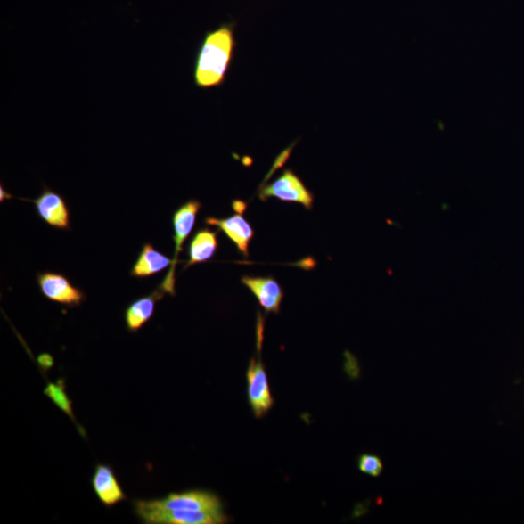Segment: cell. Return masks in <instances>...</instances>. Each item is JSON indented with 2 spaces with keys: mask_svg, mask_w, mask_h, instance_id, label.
Masks as SVG:
<instances>
[{
  "mask_svg": "<svg viewBox=\"0 0 524 524\" xmlns=\"http://www.w3.org/2000/svg\"><path fill=\"white\" fill-rule=\"evenodd\" d=\"M44 395L49 397L64 413H67L75 422V417L72 410V402L70 399L67 390H65L64 381L58 380L57 383H48Z\"/></svg>",
  "mask_w": 524,
  "mask_h": 524,
  "instance_id": "9a60e30c",
  "label": "cell"
},
{
  "mask_svg": "<svg viewBox=\"0 0 524 524\" xmlns=\"http://www.w3.org/2000/svg\"><path fill=\"white\" fill-rule=\"evenodd\" d=\"M242 282L255 294L261 307L267 313L280 312L283 291L275 279L244 277Z\"/></svg>",
  "mask_w": 524,
  "mask_h": 524,
  "instance_id": "8fae6325",
  "label": "cell"
},
{
  "mask_svg": "<svg viewBox=\"0 0 524 524\" xmlns=\"http://www.w3.org/2000/svg\"><path fill=\"white\" fill-rule=\"evenodd\" d=\"M234 27L228 23L206 32L194 62V83L201 89L224 84L233 60Z\"/></svg>",
  "mask_w": 524,
  "mask_h": 524,
  "instance_id": "6da1fadb",
  "label": "cell"
},
{
  "mask_svg": "<svg viewBox=\"0 0 524 524\" xmlns=\"http://www.w3.org/2000/svg\"><path fill=\"white\" fill-rule=\"evenodd\" d=\"M37 282L43 296L51 301L69 307H78L86 299L84 291L73 286L61 273H40Z\"/></svg>",
  "mask_w": 524,
  "mask_h": 524,
  "instance_id": "8992f818",
  "label": "cell"
},
{
  "mask_svg": "<svg viewBox=\"0 0 524 524\" xmlns=\"http://www.w3.org/2000/svg\"><path fill=\"white\" fill-rule=\"evenodd\" d=\"M260 199L276 198L282 201L299 203L312 209L314 195L296 173L288 169L274 182L260 191Z\"/></svg>",
  "mask_w": 524,
  "mask_h": 524,
  "instance_id": "277c9868",
  "label": "cell"
},
{
  "mask_svg": "<svg viewBox=\"0 0 524 524\" xmlns=\"http://www.w3.org/2000/svg\"><path fill=\"white\" fill-rule=\"evenodd\" d=\"M360 472L373 477H379L383 472L384 464L381 458L373 454H363L358 460Z\"/></svg>",
  "mask_w": 524,
  "mask_h": 524,
  "instance_id": "2e32d148",
  "label": "cell"
},
{
  "mask_svg": "<svg viewBox=\"0 0 524 524\" xmlns=\"http://www.w3.org/2000/svg\"><path fill=\"white\" fill-rule=\"evenodd\" d=\"M147 524H221L227 521L224 512L210 511H135Z\"/></svg>",
  "mask_w": 524,
  "mask_h": 524,
  "instance_id": "5b68a950",
  "label": "cell"
},
{
  "mask_svg": "<svg viewBox=\"0 0 524 524\" xmlns=\"http://www.w3.org/2000/svg\"><path fill=\"white\" fill-rule=\"evenodd\" d=\"M135 509L147 511H210L224 512L220 499L215 495L203 490L185 491L182 494H171L160 500H137L134 502Z\"/></svg>",
  "mask_w": 524,
  "mask_h": 524,
  "instance_id": "7a4b0ae2",
  "label": "cell"
},
{
  "mask_svg": "<svg viewBox=\"0 0 524 524\" xmlns=\"http://www.w3.org/2000/svg\"><path fill=\"white\" fill-rule=\"evenodd\" d=\"M205 222L220 228L236 244L240 253L246 258L249 256V244L255 232L242 214L238 213L223 220L209 217Z\"/></svg>",
  "mask_w": 524,
  "mask_h": 524,
  "instance_id": "30bf717a",
  "label": "cell"
},
{
  "mask_svg": "<svg viewBox=\"0 0 524 524\" xmlns=\"http://www.w3.org/2000/svg\"><path fill=\"white\" fill-rule=\"evenodd\" d=\"M248 397L256 418L260 419L273 407L266 370L261 360L252 359L247 370Z\"/></svg>",
  "mask_w": 524,
  "mask_h": 524,
  "instance_id": "52a82bcc",
  "label": "cell"
},
{
  "mask_svg": "<svg viewBox=\"0 0 524 524\" xmlns=\"http://www.w3.org/2000/svg\"><path fill=\"white\" fill-rule=\"evenodd\" d=\"M38 217L44 223L59 229L70 228V213L62 196L44 187L43 192L34 201Z\"/></svg>",
  "mask_w": 524,
  "mask_h": 524,
  "instance_id": "ba28073f",
  "label": "cell"
},
{
  "mask_svg": "<svg viewBox=\"0 0 524 524\" xmlns=\"http://www.w3.org/2000/svg\"><path fill=\"white\" fill-rule=\"evenodd\" d=\"M217 233L209 228L200 229L192 239L189 247L190 259L185 268L211 259L217 252Z\"/></svg>",
  "mask_w": 524,
  "mask_h": 524,
  "instance_id": "5bb4252c",
  "label": "cell"
},
{
  "mask_svg": "<svg viewBox=\"0 0 524 524\" xmlns=\"http://www.w3.org/2000/svg\"><path fill=\"white\" fill-rule=\"evenodd\" d=\"M37 363L44 370L46 371L51 369L54 364L53 356L48 354L40 355L37 358Z\"/></svg>",
  "mask_w": 524,
  "mask_h": 524,
  "instance_id": "e0dca14e",
  "label": "cell"
},
{
  "mask_svg": "<svg viewBox=\"0 0 524 524\" xmlns=\"http://www.w3.org/2000/svg\"><path fill=\"white\" fill-rule=\"evenodd\" d=\"M172 265V259L159 252L152 244L146 243L142 248L135 266L131 268L130 276L138 279L148 278L158 274Z\"/></svg>",
  "mask_w": 524,
  "mask_h": 524,
  "instance_id": "4fadbf2b",
  "label": "cell"
},
{
  "mask_svg": "<svg viewBox=\"0 0 524 524\" xmlns=\"http://www.w3.org/2000/svg\"><path fill=\"white\" fill-rule=\"evenodd\" d=\"M92 486L102 504L111 508L127 499L112 467L98 464L92 478Z\"/></svg>",
  "mask_w": 524,
  "mask_h": 524,
  "instance_id": "9c48e42d",
  "label": "cell"
},
{
  "mask_svg": "<svg viewBox=\"0 0 524 524\" xmlns=\"http://www.w3.org/2000/svg\"><path fill=\"white\" fill-rule=\"evenodd\" d=\"M201 209V203L198 201L185 202L173 215L175 253L173 265L165 281L160 288L166 293L175 296V267H176L179 254L182 252L183 245L192 232L196 217Z\"/></svg>",
  "mask_w": 524,
  "mask_h": 524,
  "instance_id": "3957f363",
  "label": "cell"
},
{
  "mask_svg": "<svg viewBox=\"0 0 524 524\" xmlns=\"http://www.w3.org/2000/svg\"><path fill=\"white\" fill-rule=\"evenodd\" d=\"M166 292L160 287L149 296L141 298L130 303L125 313L127 329L130 332H137L143 327L154 315L156 304Z\"/></svg>",
  "mask_w": 524,
  "mask_h": 524,
  "instance_id": "7c38bea8",
  "label": "cell"
}]
</instances>
